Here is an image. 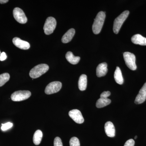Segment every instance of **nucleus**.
Here are the masks:
<instances>
[{
  "label": "nucleus",
  "instance_id": "19",
  "mask_svg": "<svg viewBox=\"0 0 146 146\" xmlns=\"http://www.w3.org/2000/svg\"><path fill=\"white\" fill-rule=\"evenodd\" d=\"M111 102L109 99L100 98L97 101L96 106L98 108H102L110 104Z\"/></svg>",
  "mask_w": 146,
  "mask_h": 146
},
{
  "label": "nucleus",
  "instance_id": "8",
  "mask_svg": "<svg viewBox=\"0 0 146 146\" xmlns=\"http://www.w3.org/2000/svg\"><path fill=\"white\" fill-rule=\"evenodd\" d=\"M13 15L15 20L20 23L25 24L27 22V18L23 11L19 7H16L14 9Z\"/></svg>",
  "mask_w": 146,
  "mask_h": 146
},
{
  "label": "nucleus",
  "instance_id": "12",
  "mask_svg": "<svg viewBox=\"0 0 146 146\" xmlns=\"http://www.w3.org/2000/svg\"><path fill=\"white\" fill-rule=\"evenodd\" d=\"M105 131L108 137H114L115 135V129L114 125L111 122L108 121L104 126Z\"/></svg>",
  "mask_w": 146,
  "mask_h": 146
},
{
  "label": "nucleus",
  "instance_id": "28",
  "mask_svg": "<svg viewBox=\"0 0 146 146\" xmlns=\"http://www.w3.org/2000/svg\"><path fill=\"white\" fill-rule=\"evenodd\" d=\"M8 0H0V3L4 4L8 2Z\"/></svg>",
  "mask_w": 146,
  "mask_h": 146
},
{
  "label": "nucleus",
  "instance_id": "20",
  "mask_svg": "<svg viewBox=\"0 0 146 146\" xmlns=\"http://www.w3.org/2000/svg\"><path fill=\"white\" fill-rule=\"evenodd\" d=\"M42 137H43V133L42 131L36 130L35 132L33 137V141L35 145H39L42 141Z\"/></svg>",
  "mask_w": 146,
  "mask_h": 146
},
{
  "label": "nucleus",
  "instance_id": "24",
  "mask_svg": "<svg viewBox=\"0 0 146 146\" xmlns=\"http://www.w3.org/2000/svg\"><path fill=\"white\" fill-rule=\"evenodd\" d=\"M54 145V146H63L61 139L58 137H56L55 138Z\"/></svg>",
  "mask_w": 146,
  "mask_h": 146
},
{
  "label": "nucleus",
  "instance_id": "17",
  "mask_svg": "<svg viewBox=\"0 0 146 146\" xmlns=\"http://www.w3.org/2000/svg\"><path fill=\"white\" fill-rule=\"evenodd\" d=\"M87 76L85 74H82L80 77L78 81V88L81 91L86 90L87 87Z\"/></svg>",
  "mask_w": 146,
  "mask_h": 146
},
{
  "label": "nucleus",
  "instance_id": "26",
  "mask_svg": "<svg viewBox=\"0 0 146 146\" xmlns=\"http://www.w3.org/2000/svg\"><path fill=\"white\" fill-rule=\"evenodd\" d=\"M111 93L109 91H104L100 95V98H108V97L110 96Z\"/></svg>",
  "mask_w": 146,
  "mask_h": 146
},
{
  "label": "nucleus",
  "instance_id": "1",
  "mask_svg": "<svg viewBox=\"0 0 146 146\" xmlns=\"http://www.w3.org/2000/svg\"><path fill=\"white\" fill-rule=\"evenodd\" d=\"M105 18V13L104 11H100L98 13L92 26V30L94 34H98L101 31Z\"/></svg>",
  "mask_w": 146,
  "mask_h": 146
},
{
  "label": "nucleus",
  "instance_id": "15",
  "mask_svg": "<svg viewBox=\"0 0 146 146\" xmlns=\"http://www.w3.org/2000/svg\"><path fill=\"white\" fill-rule=\"evenodd\" d=\"M75 33L74 29H69L62 37L61 41L63 43L66 44L70 42Z\"/></svg>",
  "mask_w": 146,
  "mask_h": 146
},
{
  "label": "nucleus",
  "instance_id": "6",
  "mask_svg": "<svg viewBox=\"0 0 146 146\" xmlns=\"http://www.w3.org/2000/svg\"><path fill=\"white\" fill-rule=\"evenodd\" d=\"M56 21L53 17H50L47 18L44 27L45 34L49 35L52 33L56 28Z\"/></svg>",
  "mask_w": 146,
  "mask_h": 146
},
{
  "label": "nucleus",
  "instance_id": "18",
  "mask_svg": "<svg viewBox=\"0 0 146 146\" xmlns=\"http://www.w3.org/2000/svg\"><path fill=\"white\" fill-rule=\"evenodd\" d=\"M114 78L115 81L118 84H122L123 83V78L121 69L119 67H117L114 73Z\"/></svg>",
  "mask_w": 146,
  "mask_h": 146
},
{
  "label": "nucleus",
  "instance_id": "30",
  "mask_svg": "<svg viewBox=\"0 0 146 146\" xmlns=\"http://www.w3.org/2000/svg\"><path fill=\"white\" fill-rule=\"evenodd\" d=\"M0 54H1V52H0Z\"/></svg>",
  "mask_w": 146,
  "mask_h": 146
},
{
  "label": "nucleus",
  "instance_id": "27",
  "mask_svg": "<svg viewBox=\"0 0 146 146\" xmlns=\"http://www.w3.org/2000/svg\"><path fill=\"white\" fill-rule=\"evenodd\" d=\"M6 58L7 55L5 52H3L1 54V55H0V60H1V61H3V60H5Z\"/></svg>",
  "mask_w": 146,
  "mask_h": 146
},
{
  "label": "nucleus",
  "instance_id": "10",
  "mask_svg": "<svg viewBox=\"0 0 146 146\" xmlns=\"http://www.w3.org/2000/svg\"><path fill=\"white\" fill-rule=\"evenodd\" d=\"M146 100V82L144 84L139 93L137 95L135 99V103L139 104L143 103Z\"/></svg>",
  "mask_w": 146,
  "mask_h": 146
},
{
  "label": "nucleus",
  "instance_id": "4",
  "mask_svg": "<svg viewBox=\"0 0 146 146\" xmlns=\"http://www.w3.org/2000/svg\"><path fill=\"white\" fill-rule=\"evenodd\" d=\"M123 58L126 65L131 70H135L137 69L136 64V56L133 53L125 52L123 53Z\"/></svg>",
  "mask_w": 146,
  "mask_h": 146
},
{
  "label": "nucleus",
  "instance_id": "25",
  "mask_svg": "<svg viewBox=\"0 0 146 146\" xmlns=\"http://www.w3.org/2000/svg\"><path fill=\"white\" fill-rule=\"evenodd\" d=\"M135 141L132 139H129L127 141L124 146H134Z\"/></svg>",
  "mask_w": 146,
  "mask_h": 146
},
{
  "label": "nucleus",
  "instance_id": "3",
  "mask_svg": "<svg viewBox=\"0 0 146 146\" xmlns=\"http://www.w3.org/2000/svg\"><path fill=\"white\" fill-rule=\"evenodd\" d=\"M129 11H125L115 19L113 24V30L114 33L118 34L124 22L129 15Z\"/></svg>",
  "mask_w": 146,
  "mask_h": 146
},
{
  "label": "nucleus",
  "instance_id": "16",
  "mask_svg": "<svg viewBox=\"0 0 146 146\" xmlns=\"http://www.w3.org/2000/svg\"><path fill=\"white\" fill-rule=\"evenodd\" d=\"M65 57L68 62L73 65H76L78 63L80 59V57L75 56L71 52H68L66 53Z\"/></svg>",
  "mask_w": 146,
  "mask_h": 146
},
{
  "label": "nucleus",
  "instance_id": "22",
  "mask_svg": "<svg viewBox=\"0 0 146 146\" xmlns=\"http://www.w3.org/2000/svg\"><path fill=\"white\" fill-rule=\"evenodd\" d=\"M70 146H80L79 140L76 137H72L70 140Z\"/></svg>",
  "mask_w": 146,
  "mask_h": 146
},
{
  "label": "nucleus",
  "instance_id": "29",
  "mask_svg": "<svg viewBox=\"0 0 146 146\" xmlns=\"http://www.w3.org/2000/svg\"><path fill=\"white\" fill-rule=\"evenodd\" d=\"M137 138V136H135V139H136V138Z\"/></svg>",
  "mask_w": 146,
  "mask_h": 146
},
{
  "label": "nucleus",
  "instance_id": "23",
  "mask_svg": "<svg viewBox=\"0 0 146 146\" xmlns=\"http://www.w3.org/2000/svg\"><path fill=\"white\" fill-rule=\"evenodd\" d=\"M13 125V123L11 122H7L5 124H2L1 129L3 131H5L8 130L9 129L12 127Z\"/></svg>",
  "mask_w": 146,
  "mask_h": 146
},
{
  "label": "nucleus",
  "instance_id": "2",
  "mask_svg": "<svg viewBox=\"0 0 146 146\" xmlns=\"http://www.w3.org/2000/svg\"><path fill=\"white\" fill-rule=\"evenodd\" d=\"M49 69V67L47 64H39L31 69L29 73L30 76L32 78H38L48 72Z\"/></svg>",
  "mask_w": 146,
  "mask_h": 146
},
{
  "label": "nucleus",
  "instance_id": "14",
  "mask_svg": "<svg viewBox=\"0 0 146 146\" xmlns=\"http://www.w3.org/2000/svg\"><path fill=\"white\" fill-rule=\"evenodd\" d=\"M131 41L135 44L146 46V38L140 34H137L133 35L131 37Z\"/></svg>",
  "mask_w": 146,
  "mask_h": 146
},
{
  "label": "nucleus",
  "instance_id": "9",
  "mask_svg": "<svg viewBox=\"0 0 146 146\" xmlns=\"http://www.w3.org/2000/svg\"><path fill=\"white\" fill-rule=\"evenodd\" d=\"M69 116L76 123L78 124L82 123L84 121V119L81 112L77 109H74L69 112Z\"/></svg>",
  "mask_w": 146,
  "mask_h": 146
},
{
  "label": "nucleus",
  "instance_id": "11",
  "mask_svg": "<svg viewBox=\"0 0 146 146\" xmlns=\"http://www.w3.org/2000/svg\"><path fill=\"white\" fill-rule=\"evenodd\" d=\"M12 42L16 46L21 49L28 50L30 47V45L28 42L22 40L19 37H14L12 40Z\"/></svg>",
  "mask_w": 146,
  "mask_h": 146
},
{
  "label": "nucleus",
  "instance_id": "7",
  "mask_svg": "<svg viewBox=\"0 0 146 146\" xmlns=\"http://www.w3.org/2000/svg\"><path fill=\"white\" fill-rule=\"evenodd\" d=\"M62 83L60 82H53L47 85L45 89V92L48 95L55 94L60 91Z\"/></svg>",
  "mask_w": 146,
  "mask_h": 146
},
{
  "label": "nucleus",
  "instance_id": "21",
  "mask_svg": "<svg viewBox=\"0 0 146 146\" xmlns=\"http://www.w3.org/2000/svg\"><path fill=\"white\" fill-rule=\"evenodd\" d=\"M10 75L8 73H5L0 75V87L4 85L9 80Z\"/></svg>",
  "mask_w": 146,
  "mask_h": 146
},
{
  "label": "nucleus",
  "instance_id": "13",
  "mask_svg": "<svg viewBox=\"0 0 146 146\" xmlns=\"http://www.w3.org/2000/svg\"><path fill=\"white\" fill-rule=\"evenodd\" d=\"M108 72L107 64L106 63H100L96 69V75L98 77L104 76Z\"/></svg>",
  "mask_w": 146,
  "mask_h": 146
},
{
  "label": "nucleus",
  "instance_id": "5",
  "mask_svg": "<svg viewBox=\"0 0 146 146\" xmlns=\"http://www.w3.org/2000/svg\"><path fill=\"white\" fill-rule=\"evenodd\" d=\"M31 92L29 91H18L11 95V99L14 102H21L28 99L31 96Z\"/></svg>",
  "mask_w": 146,
  "mask_h": 146
}]
</instances>
